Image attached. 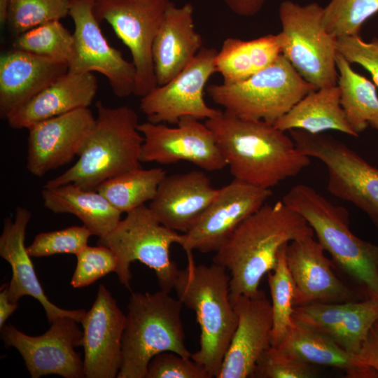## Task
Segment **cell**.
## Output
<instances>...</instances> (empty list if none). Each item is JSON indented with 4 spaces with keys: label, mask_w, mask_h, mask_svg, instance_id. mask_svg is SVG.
<instances>
[{
    "label": "cell",
    "mask_w": 378,
    "mask_h": 378,
    "mask_svg": "<svg viewBox=\"0 0 378 378\" xmlns=\"http://www.w3.org/2000/svg\"><path fill=\"white\" fill-rule=\"evenodd\" d=\"M314 234L305 219L282 200L265 203L246 218L213 258L214 263L229 272L232 302L259 291L260 281L274 268L282 246Z\"/></svg>",
    "instance_id": "6da1fadb"
},
{
    "label": "cell",
    "mask_w": 378,
    "mask_h": 378,
    "mask_svg": "<svg viewBox=\"0 0 378 378\" xmlns=\"http://www.w3.org/2000/svg\"><path fill=\"white\" fill-rule=\"evenodd\" d=\"M234 178L267 189L299 174L310 158L274 124L225 111L206 120Z\"/></svg>",
    "instance_id": "7a4b0ae2"
},
{
    "label": "cell",
    "mask_w": 378,
    "mask_h": 378,
    "mask_svg": "<svg viewBox=\"0 0 378 378\" xmlns=\"http://www.w3.org/2000/svg\"><path fill=\"white\" fill-rule=\"evenodd\" d=\"M174 290L177 298L195 312L200 328L199 349L190 358L217 378L238 323L230 297V274L221 265H196L187 252Z\"/></svg>",
    "instance_id": "3957f363"
},
{
    "label": "cell",
    "mask_w": 378,
    "mask_h": 378,
    "mask_svg": "<svg viewBox=\"0 0 378 378\" xmlns=\"http://www.w3.org/2000/svg\"><path fill=\"white\" fill-rule=\"evenodd\" d=\"M96 108L97 116L77 162L48 181L44 188L74 183L97 190L104 181L141 167L144 136L135 111L126 105L108 107L102 102L96 103Z\"/></svg>",
    "instance_id": "277c9868"
},
{
    "label": "cell",
    "mask_w": 378,
    "mask_h": 378,
    "mask_svg": "<svg viewBox=\"0 0 378 378\" xmlns=\"http://www.w3.org/2000/svg\"><path fill=\"white\" fill-rule=\"evenodd\" d=\"M282 200L305 219L334 262L368 298H378V246L351 232L348 211L302 183L292 187Z\"/></svg>",
    "instance_id": "5b68a950"
},
{
    "label": "cell",
    "mask_w": 378,
    "mask_h": 378,
    "mask_svg": "<svg viewBox=\"0 0 378 378\" xmlns=\"http://www.w3.org/2000/svg\"><path fill=\"white\" fill-rule=\"evenodd\" d=\"M183 303L160 290L132 292L122 337L118 378H146L150 360L164 351L190 358L181 319Z\"/></svg>",
    "instance_id": "8992f818"
},
{
    "label": "cell",
    "mask_w": 378,
    "mask_h": 378,
    "mask_svg": "<svg viewBox=\"0 0 378 378\" xmlns=\"http://www.w3.org/2000/svg\"><path fill=\"white\" fill-rule=\"evenodd\" d=\"M314 90L282 54L272 64L244 80L206 87L209 97L224 111L274 125Z\"/></svg>",
    "instance_id": "52a82bcc"
},
{
    "label": "cell",
    "mask_w": 378,
    "mask_h": 378,
    "mask_svg": "<svg viewBox=\"0 0 378 378\" xmlns=\"http://www.w3.org/2000/svg\"><path fill=\"white\" fill-rule=\"evenodd\" d=\"M114 228L99 238L97 244L109 248L118 260L120 282L130 289V264L139 261L155 272L160 290L170 293L180 270L170 258V247L181 234L162 224L148 206L126 213Z\"/></svg>",
    "instance_id": "ba28073f"
},
{
    "label": "cell",
    "mask_w": 378,
    "mask_h": 378,
    "mask_svg": "<svg viewBox=\"0 0 378 378\" xmlns=\"http://www.w3.org/2000/svg\"><path fill=\"white\" fill-rule=\"evenodd\" d=\"M283 36L282 55L316 90L336 85V38L325 29L323 7L290 0L279 8Z\"/></svg>",
    "instance_id": "9c48e42d"
},
{
    "label": "cell",
    "mask_w": 378,
    "mask_h": 378,
    "mask_svg": "<svg viewBox=\"0 0 378 378\" xmlns=\"http://www.w3.org/2000/svg\"><path fill=\"white\" fill-rule=\"evenodd\" d=\"M289 134L300 152L326 166L328 190L360 209L378 228V168L331 135L300 130Z\"/></svg>",
    "instance_id": "30bf717a"
},
{
    "label": "cell",
    "mask_w": 378,
    "mask_h": 378,
    "mask_svg": "<svg viewBox=\"0 0 378 378\" xmlns=\"http://www.w3.org/2000/svg\"><path fill=\"white\" fill-rule=\"evenodd\" d=\"M169 0H95L94 13L128 48L136 70L134 94L142 97L157 85L153 44Z\"/></svg>",
    "instance_id": "8fae6325"
},
{
    "label": "cell",
    "mask_w": 378,
    "mask_h": 378,
    "mask_svg": "<svg viewBox=\"0 0 378 378\" xmlns=\"http://www.w3.org/2000/svg\"><path fill=\"white\" fill-rule=\"evenodd\" d=\"M78 323L70 316H59L38 336L28 335L11 323H5L0 328L1 338L6 347L18 351L31 378L50 374L83 378V360L75 351L82 346L83 336Z\"/></svg>",
    "instance_id": "7c38bea8"
},
{
    "label": "cell",
    "mask_w": 378,
    "mask_h": 378,
    "mask_svg": "<svg viewBox=\"0 0 378 378\" xmlns=\"http://www.w3.org/2000/svg\"><path fill=\"white\" fill-rule=\"evenodd\" d=\"M95 0H70L69 15L74 24V46L69 71L99 72L120 98L134 94L136 70L102 34L94 13Z\"/></svg>",
    "instance_id": "4fadbf2b"
},
{
    "label": "cell",
    "mask_w": 378,
    "mask_h": 378,
    "mask_svg": "<svg viewBox=\"0 0 378 378\" xmlns=\"http://www.w3.org/2000/svg\"><path fill=\"white\" fill-rule=\"evenodd\" d=\"M217 50L202 47L192 62L167 83L157 85L140 101V110L148 121L176 125L185 116L207 120L221 111L209 106L204 91L216 72Z\"/></svg>",
    "instance_id": "5bb4252c"
},
{
    "label": "cell",
    "mask_w": 378,
    "mask_h": 378,
    "mask_svg": "<svg viewBox=\"0 0 378 378\" xmlns=\"http://www.w3.org/2000/svg\"><path fill=\"white\" fill-rule=\"evenodd\" d=\"M191 116L180 119L176 127L149 121L139 123L144 136L141 161L162 164L186 161L206 172L227 167L211 130Z\"/></svg>",
    "instance_id": "9a60e30c"
},
{
    "label": "cell",
    "mask_w": 378,
    "mask_h": 378,
    "mask_svg": "<svg viewBox=\"0 0 378 378\" xmlns=\"http://www.w3.org/2000/svg\"><path fill=\"white\" fill-rule=\"evenodd\" d=\"M271 189L234 178L218 192L197 223L178 241L187 252L216 251L246 218L262 207L272 196Z\"/></svg>",
    "instance_id": "2e32d148"
},
{
    "label": "cell",
    "mask_w": 378,
    "mask_h": 378,
    "mask_svg": "<svg viewBox=\"0 0 378 378\" xmlns=\"http://www.w3.org/2000/svg\"><path fill=\"white\" fill-rule=\"evenodd\" d=\"M94 122L92 111L83 108L29 127V173L41 177L78 157Z\"/></svg>",
    "instance_id": "e0dca14e"
},
{
    "label": "cell",
    "mask_w": 378,
    "mask_h": 378,
    "mask_svg": "<svg viewBox=\"0 0 378 378\" xmlns=\"http://www.w3.org/2000/svg\"><path fill=\"white\" fill-rule=\"evenodd\" d=\"M125 319L126 314L111 293L100 284L92 306L80 323L85 377H118L122 363Z\"/></svg>",
    "instance_id": "ac0fdd59"
},
{
    "label": "cell",
    "mask_w": 378,
    "mask_h": 378,
    "mask_svg": "<svg viewBox=\"0 0 378 378\" xmlns=\"http://www.w3.org/2000/svg\"><path fill=\"white\" fill-rule=\"evenodd\" d=\"M325 252L314 236L287 244L286 258L295 284V307L356 300L354 290L334 272Z\"/></svg>",
    "instance_id": "d6986e66"
},
{
    "label": "cell",
    "mask_w": 378,
    "mask_h": 378,
    "mask_svg": "<svg viewBox=\"0 0 378 378\" xmlns=\"http://www.w3.org/2000/svg\"><path fill=\"white\" fill-rule=\"evenodd\" d=\"M238 323L217 378L252 377L256 363L271 346L272 309L262 290L232 301Z\"/></svg>",
    "instance_id": "ffe728a7"
},
{
    "label": "cell",
    "mask_w": 378,
    "mask_h": 378,
    "mask_svg": "<svg viewBox=\"0 0 378 378\" xmlns=\"http://www.w3.org/2000/svg\"><path fill=\"white\" fill-rule=\"evenodd\" d=\"M293 320L330 337L356 355L378 320V298L296 306Z\"/></svg>",
    "instance_id": "44dd1931"
},
{
    "label": "cell",
    "mask_w": 378,
    "mask_h": 378,
    "mask_svg": "<svg viewBox=\"0 0 378 378\" xmlns=\"http://www.w3.org/2000/svg\"><path fill=\"white\" fill-rule=\"evenodd\" d=\"M31 218V211L18 206L14 220L6 217L4 221L0 236V256L9 263L12 270L11 280L7 284L9 299L18 302L23 296L33 297L43 306L49 323L59 316H67L80 323L86 312L64 309L54 304L48 300L37 278L31 257L24 244L27 227Z\"/></svg>",
    "instance_id": "7402d4cb"
},
{
    "label": "cell",
    "mask_w": 378,
    "mask_h": 378,
    "mask_svg": "<svg viewBox=\"0 0 378 378\" xmlns=\"http://www.w3.org/2000/svg\"><path fill=\"white\" fill-rule=\"evenodd\" d=\"M218 190L203 171L167 175L148 206L162 224L185 233L197 223Z\"/></svg>",
    "instance_id": "603a6c76"
},
{
    "label": "cell",
    "mask_w": 378,
    "mask_h": 378,
    "mask_svg": "<svg viewBox=\"0 0 378 378\" xmlns=\"http://www.w3.org/2000/svg\"><path fill=\"white\" fill-rule=\"evenodd\" d=\"M69 71L67 62L13 48L0 57V116L7 118Z\"/></svg>",
    "instance_id": "cb8c5ba5"
},
{
    "label": "cell",
    "mask_w": 378,
    "mask_h": 378,
    "mask_svg": "<svg viewBox=\"0 0 378 378\" xmlns=\"http://www.w3.org/2000/svg\"><path fill=\"white\" fill-rule=\"evenodd\" d=\"M202 48L195 29L193 6L171 1L155 38L152 56L158 85L167 83L186 67Z\"/></svg>",
    "instance_id": "d4e9b609"
},
{
    "label": "cell",
    "mask_w": 378,
    "mask_h": 378,
    "mask_svg": "<svg viewBox=\"0 0 378 378\" xmlns=\"http://www.w3.org/2000/svg\"><path fill=\"white\" fill-rule=\"evenodd\" d=\"M97 89V80L92 73L68 71L13 112L6 120L13 129H27L35 123L88 108Z\"/></svg>",
    "instance_id": "484cf974"
},
{
    "label": "cell",
    "mask_w": 378,
    "mask_h": 378,
    "mask_svg": "<svg viewBox=\"0 0 378 378\" xmlns=\"http://www.w3.org/2000/svg\"><path fill=\"white\" fill-rule=\"evenodd\" d=\"M41 196L46 208L55 214L76 216L99 238L111 231L121 219L122 213L100 192L74 183L43 187Z\"/></svg>",
    "instance_id": "4316f807"
},
{
    "label": "cell",
    "mask_w": 378,
    "mask_h": 378,
    "mask_svg": "<svg viewBox=\"0 0 378 378\" xmlns=\"http://www.w3.org/2000/svg\"><path fill=\"white\" fill-rule=\"evenodd\" d=\"M276 346L309 364L341 370L349 378L378 377L374 370L360 363L356 354L348 352L330 337L294 321Z\"/></svg>",
    "instance_id": "83f0119b"
},
{
    "label": "cell",
    "mask_w": 378,
    "mask_h": 378,
    "mask_svg": "<svg viewBox=\"0 0 378 378\" xmlns=\"http://www.w3.org/2000/svg\"><path fill=\"white\" fill-rule=\"evenodd\" d=\"M284 132L300 130L312 134L335 130L358 137L340 104L337 85L311 92L295 104L275 124Z\"/></svg>",
    "instance_id": "f1b7e54d"
},
{
    "label": "cell",
    "mask_w": 378,
    "mask_h": 378,
    "mask_svg": "<svg viewBox=\"0 0 378 378\" xmlns=\"http://www.w3.org/2000/svg\"><path fill=\"white\" fill-rule=\"evenodd\" d=\"M283 36L267 34L244 41L227 38L216 57V70L230 84L244 80L274 62L282 54Z\"/></svg>",
    "instance_id": "f546056e"
},
{
    "label": "cell",
    "mask_w": 378,
    "mask_h": 378,
    "mask_svg": "<svg viewBox=\"0 0 378 378\" xmlns=\"http://www.w3.org/2000/svg\"><path fill=\"white\" fill-rule=\"evenodd\" d=\"M340 104L354 131L359 136L368 126L378 130V96L376 86L356 72L339 52L336 54Z\"/></svg>",
    "instance_id": "4dcf8cb0"
},
{
    "label": "cell",
    "mask_w": 378,
    "mask_h": 378,
    "mask_svg": "<svg viewBox=\"0 0 378 378\" xmlns=\"http://www.w3.org/2000/svg\"><path fill=\"white\" fill-rule=\"evenodd\" d=\"M167 172L162 168H136L102 183L97 190L119 211L127 213L155 196Z\"/></svg>",
    "instance_id": "1f68e13d"
},
{
    "label": "cell",
    "mask_w": 378,
    "mask_h": 378,
    "mask_svg": "<svg viewBox=\"0 0 378 378\" xmlns=\"http://www.w3.org/2000/svg\"><path fill=\"white\" fill-rule=\"evenodd\" d=\"M286 246L281 247L274 268L267 273L272 309V346H276L293 324L295 284L287 265Z\"/></svg>",
    "instance_id": "d6a6232c"
},
{
    "label": "cell",
    "mask_w": 378,
    "mask_h": 378,
    "mask_svg": "<svg viewBox=\"0 0 378 378\" xmlns=\"http://www.w3.org/2000/svg\"><path fill=\"white\" fill-rule=\"evenodd\" d=\"M74 46L73 34L59 22L51 21L18 36L13 48L69 62Z\"/></svg>",
    "instance_id": "836d02e7"
},
{
    "label": "cell",
    "mask_w": 378,
    "mask_h": 378,
    "mask_svg": "<svg viewBox=\"0 0 378 378\" xmlns=\"http://www.w3.org/2000/svg\"><path fill=\"white\" fill-rule=\"evenodd\" d=\"M378 13V0H330L323 7V22L335 38L359 36L364 22Z\"/></svg>",
    "instance_id": "e575fe53"
},
{
    "label": "cell",
    "mask_w": 378,
    "mask_h": 378,
    "mask_svg": "<svg viewBox=\"0 0 378 378\" xmlns=\"http://www.w3.org/2000/svg\"><path fill=\"white\" fill-rule=\"evenodd\" d=\"M70 0H10L6 24L18 35L69 15Z\"/></svg>",
    "instance_id": "d590c367"
},
{
    "label": "cell",
    "mask_w": 378,
    "mask_h": 378,
    "mask_svg": "<svg viewBox=\"0 0 378 378\" xmlns=\"http://www.w3.org/2000/svg\"><path fill=\"white\" fill-rule=\"evenodd\" d=\"M91 232L85 226H71L64 229L41 232L27 246L31 257L41 258L55 254L76 255L88 246Z\"/></svg>",
    "instance_id": "8d00e7d4"
},
{
    "label": "cell",
    "mask_w": 378,
    "mask_h": 378,
    "mask_svg": "<svg viewBox=\"0 0 378 378\" xmlns=\"http://www.w3.org/2000/svg\"><path fill=\"white\" fill-rule=\"evenodd\" d=\"M316 375L314 365L271 345L258 360L252 377L312 378Z\"/></svg>",
    "instance_id": "74e56055"
},
{
    "label": "cell",
    "mask_w": 378,
    "mask_h": 378,
    "mask_svg": "<svg viewBox=\"0 0 378 378\" xmlns=\"http://www.w3.org/2000/svg\"><path fill=\"white\" fill-rule=\"evenodd\" d=\"M76 255L77 263L71 280L73 288L88 286L110 272L117 271V258L106 246L88 245Z\"/></svg>",
    "instance_id": "f35d334b"
},
{
    "label": "cell",
    "mask_w": 378,
    "mask_h": 378,
    "mask_svg": "<svg viewBox=\"0 0 378 378\" xmlns=\"http://www.w3.org/2000/svg\"><path fill=\"white\" fill-rule=\"evenodd\" d=\"M146 378H211L191 358L172 351L155 355L149 362Z\"/></svg>",
    "instance_id": "ab89813d"
},
{
    "label": "cell",
    "mask_w": 378,
    "mask_h": 378,
    "mask_svg": "<svg viewBox=\"0 0 378 378\" xmlns=\"http://www.w3.org/2000/svg\"><path fill=\"white\" fill-rule=\"evenodd\" d=\"M336 48L349 62L365 69L378 86V38L365 42L360 36H342L336 38Z\"/></svg>",
    "instance_id": "60d3db41"
},
{
    "label": "cell",
    "mask_w": 378,
    "mask_h": 378,
    "mask_svg": "<svg viewBox=\"0 0 378 378\" xmlns=\"http://www.w3.org/2000/svg\"><path fill=\"white\" fill-rule=\"evenodd\" d=\"M356 356L363 366L378 374V320L371 327Z\"/></svg>",
    "instance_id": "b9f144b4"
},
{
    "label": "cell",
    "mask_w": 378,
    "mask_h": 378,
    "mask_svg": "<svg viewBox=\"0 0 378 378\" xmlns=\"http://www.w3.org/2000/svg\"><path fill=\"white\" fill-rule=\"evenodd\" d=\"M267 0H224L236 15L250 17L256 15Z\"/></svg>",
    "instance_id": "7bdbcfd3"
},
{
    "label": "cell",
    "mask_w": 378,
    "mask_h": 378,
    "mask_svg": "<svg viewBox=\"0 0 378 378\" xmlns=\"http://www.w3.org/2000/svg\"><path fill=\"white\" fill-rule=\"evenodd\" d=\"M0 328L6 323L10 316L17 309L18 302L10 301L8 294L7 284H4L0 290Z\"/></svg>",
    "instance_id": "ee69618b"
},
{
    "label": "cell",
    "mask_w": 378,
    "mask_h": 378,
    "mask_svg": "<svg viewBox=\"0 0 378 378\" xmlns=\"http://www.w3.org/2000/svg\"><path fill=\"white\" fill-rule=\"evenodd\" d=\"M10 3V0H0V22L3 26L6 24Z\"/></svg>",
    "instance_id": "f6af8a7d"
}]
</instances>
